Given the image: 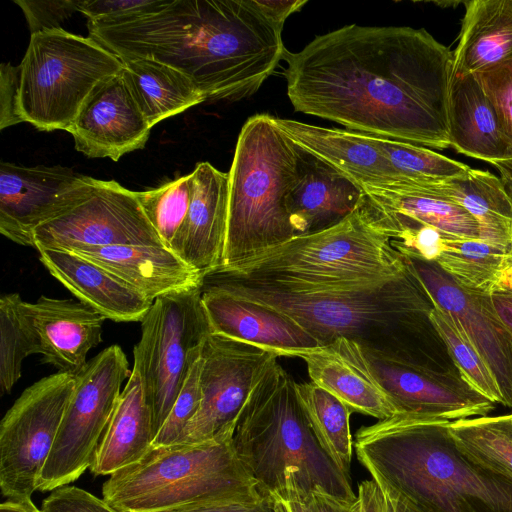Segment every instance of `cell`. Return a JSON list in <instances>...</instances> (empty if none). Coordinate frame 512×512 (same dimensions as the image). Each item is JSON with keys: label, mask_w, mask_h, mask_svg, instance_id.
Returning <instances> with one entry per match:
<instances>
[{"label": "cell", "mask_w": 512, "mask_h": 512, "mask_svg": "<svg viewBox=\"0 0 512 512\" xmlns=\"http://www.w3.org/2000/svg\"><path fill=\"white\" fill-rule=\"evenodd\" d=\"M295 111L351 131L444 150L453 52L425 29L346 25L285 51Z\"/></svg>", "instance_id": "1"}, {"label": "cell", "mask_w": 512, "mask_h": 512, "mask_svg": "<svg viewBox=\"0 0 512 512\" xmlns=\"http://www.w3.org/2000/svg\"><path fill=\"white\" fill-rule=\"evenodd\" d=\"M87 28L122 61L151 58L182 71L205 101L253 95L286 51L283 29L254 0H164L120 20L88 21Z\"/></svg>", "instance_id": "2"}, {"label": "cell", "mask_w": 512, "mask_h": 512, "mask_svg": "<svg viewBox=\"0 0 512 512\" xmlns=\"http://www.w3.org/2000/svg\"><path fill=\"white\" fill-rule=\"evenodd\" d=\"M201 280L285 313L320 346L343 337L363 349L463 379L431 321L435 303L410 262L409 270L394 279L328 290H280L216 270Z\"/></svg>", "instance_id": "3"}, {"label": "cell", "mask_w": 512, "mask_h": 512, "mask_svg": "<svg viewBox=\"0 0 512 512\" xmlns=\"http://www.w3.org/2000/svg\"><path fill=\"white\" fill-rule=\"evenodd\" d=\"M448 424L397 413L360 427L353 446L387 497L410 512H512V481L466 456Z\"/></svg>", "instance_id": "4"}, {"label": "cell", "mask_w": 512, "mask_h": 512, "mask_svg": "<svg viewBox=\"0 0 512 512\" xmlns=\"http://www.w3.org/2000/svg\"><path fill=\"white\" fill-rule=\"evenodd\" d=\"M297 382L276 361L250 394L237 420L233 447L262 493L285 485L296 475L302 491L320 488L354 502L357 495L346 475L316 437L296 390Z\"/></svg>", "instance_id": "5"}, {"label": "cell", "mask_w": 512, "mask_h": 512, "mask_svg": "<svg viewBox=\"0 0 512 512\" xmlns=\"http://www.w3.org/2000/svg\"><path fill=\"white\" fill-rule=\"evenodd\" d=\"M409 262L358 208L341 223L216 269L227 278L288 291L328 290L394 279Z\"/></svg>", "instance_id": "6"}, {"label": "cell", "mask_w": 512, "mask_h": 512, "mask_svg": "<svg viewBox=\"0 0 512 512\" xmlns=\"http://www.w3.org/2000/svg\"><path fill=\"white\" fill-rule=\"evenodd\" d=\"M298 146L268 114H256L238 136L229 176L228 226L222 266L294 237L288 200Z\"/></svg>", "instance_id": "7"}, {"label": "cell", "mask_w": 512, "mask_h": 512, "mask_svg": "<svg viewBox=\"0 0 512 512\" xmlns=\"http://www.w3.org/2000/svg\"><path fill=\"white\" fill-rule=\"evenodd\" d=\"M232 439L151 448L109 476L103 499L118 512H157L200 501L257 497L262 492Z\"/></svg>", "instance_id": "8"}, {"label": "cell", "mask_w": 512, "mask_h": 512, "mask_svg": "<svg viewBox=\"0 0 512 512\" xmlns=\"http://www.w3.org/2000/svg\"><path fill=\"white\" fill-rule=\"evenodd\" d=\"M19 68L22 121L42 131H68L91 93L123 62L90 36L58 28L31 34Z\"/></svg>", "instance_id": "9"}, {"label": "cell", "mask_w": 512, "mask_h": 512, "mask_svg": "<svg viewBox=\"0 0 512 512\" xmlns=\"http://www.w3.org/2000/svg\"><path fill=\"white\" fill-rule=\"evenodd\" d=\"M200 286L155 299L141 321L134 365L153 416L155 436L210 334Z\"/></svg>", "instance_id": "10"}, {"label": "cell", "mask_w": 512, "mask_h": 512, "mask_svg": "<svg viewBox=\"0 0 512 512\" xmlns=\"http://www.w3.org/2000/svg\"><path fill=\"white\" fill-rule=\"evenodd\" d=\"M131 373L122 348L111 345L75 375V386L37 490L47 492L68 485L90 468L122 384Z\"/></svg>", "instance_id": "11"}, {"label": "cell", "mask_w": 512, "mask_h": 512, "mask_svg": "<svg viewBox=\"0 0 512 512\" xmlns=\"http://www.w3.org/2000/svg\"><path fill=\"white\" fill-rule=\"evenodd\" d=\"M114 245L164 246L135 191L114 180L83 176L66 203L33 231L37 250Z\"/></svg>", "instance_id": "12"}, {"label": "cell", "mask_w": 512, "mask_h": 512, "mask_svg": "<svg viewBox=\"0 0 512 512\" xmlns=\"http://www.w3.org/2000/svg\"><path fill=\"white\" fill-rule=\"evenodd\" d=\"M75 376L44 377L16 399L0 423V488L12 500H30L53 448Z\"/></svg>", "instance_id": "13"}, {"label": "cell", "mask_w": 512, "mask_h": 512, "mask_svg": "<svg viewBox=\"0 0 512 512\" xmlns=\"http://www.w3.org/2000/svg\"><path fill=\"white\" fill-rule=\"evenodd\" d=\"M278 357L273 352L210 333L202 352L201 404L176 444L233 436L250 394Z\"/></svg>", "instance_id": "14"}, {"label": "cell", "mask_w": 512, "mask_h": 512, "mask_svg": "<svg viewBox=\"0 0 512 512\" xmlns=\"http://www.w3.org/2000/svg\"><path fill=\"white\" fill-rule=\"evenodd\" d=\"M376 379L398 413L450 423L487 416L495 403L463 379L363 349Z\"/></svg>", "instance_id": "15"}, {"label": "cell", "mask_w": 512, "mask_h": 512, "mask_svg": "<svg viewBox=\"0 0 512 512\" xmlns=\"http://www.w3.org/2000/svg\"><path fill=\"white\" fill-rule=\"evenodd\" d=\"M407 259L434 303L451 317L489 368L502 405L512 408V334L494 311L489 294L459 286L435 262Z\"/></svg>", "instance_id": "16"}, {"label": "cell", "mask_w": 512, "mask_h": 512, "mask_svg": "<svg viewBox=\"0 0 512 512\" xmlns=\"http://www.w3.org/2000/svg\"><path fill=\"white\" fill-rule=\"evenodd\" d=\"M151 129L121 70L95 88L68 132L85 156L118 161L142 149Z\"/></svg>", "instance_id": "17"}, {"label": "cell", "mask_w": 512, "mask_h": 512, "mask_svg": "<svg viewBox=\"0 0 512 512\" xmlns=\"http://www.w3.org/2000/svg\"><path fill=\"white\" fill-rule=\"evenodd\" d=\"M201 302L211 334L279 357L320 347L317 339L285 313L201 280Z\"/></svg>", "instance_id": "18"}, {"label": "cell", "mask_w": 512, "mask_h": 512, "mask_svg": "<svg viewBox=\"0 0 512 512\" xmlns=\"http://www.w3.org/2000/svg\"><path fill=\"white\" fill-rule=\"evenodd\" d=\"M82 175L62 166L0 164V232L33 247L35 228L71 197Z\"/></svg>", "instance_id": "19"}, {"label": "cell", "mask_w": 512, "mask_h": 512, "mask_svg": "<svg viewBox=\"0 0 512 512\" xmlns=\"http://www.w3.org/2000/svg\"><path fill=\"white\" fill-rule=\"evenodd\" d=\"M21 311L33 330L43 356L58 372L77 375L89 351L102 342V314L81 301L41 296L21 301Z\"/></svg>", "instance_id": "20"}, {"label": "cell", "mask_w": 512, "mask_h": 512, "mask_svg": "<svg viewBox=\"0 0 512 512\" xmlns=\"http://www.w3.org/2000/svg\"><path fill=\"white\" fill-rule=\"evenodd\" d=\"M293 357L305 362L313 383L342 401L352 413L378 420L398 413L357 342L340 337L324 346L296 352Z\"/></svg>", "instance_id": "21"}, {"label": "cell", "mask_w": 512, "mask_h": 512, "mask_svg": "<svg viewBox=\"0 0 512 512\" xmlns=\"http://www.w3.org/2000/svg\"><path fill=\"white\" fill-rule=\"evenodd\" d=\"M362 197L359 184L298 146L297 176L288 200L294 237L341 223L360 207Z\"/></svg>", "instance_id": "22"}, {"label": "cell", "mask_w": 512, "mask_h": 512, "mask_svg": "<svg viewBox=\"0 0 512 512\" xmlns=\"http://www.w3.org/2000/svg\"><path fill=\"white\" fill-rule=\"evenodd\" d=\"M191 174V201L176 254L202 278L223 262L229 176L209 162L198 163Z\"/></svg>", "instance_id": "23"}, {"label": "cell", "mask_w": 512, "mask_h": 512, "mask_svg": "<svg viewBox=\"0 0 512 512\" xmlns=\"http://www.w3.org/2000/svg\"><path fill=\"white\" fill-rule=\"evenodd\" d=\"M38 252L52 276L106 319L141 322L153 303L117 275L74 252L52 249Z\"/></svg>", "instance_id": "24"}, {"label": "cell", "mask_w": 512, "mask_h": 512, "mask_svg": "<svg viewBox=\"0 0 512 512\" xmlns=\"http://www.w3.org/2000/svg\"><path fill=\"white\" fill-rule=\"evenodd\" d=\"M130 284L149 301L199 287L201 276L176 253L164 246L114 245L73 251Z\"/></svg>", "instance_id": "25"}, {"label": "cell", "mask_w": 512, "mask_h": 512, "mask_svg": "<svg viewBox=\"0 0 512 512\" xmlns=\"http://www.w3.org/2000/svg\"><path fill=\"white\" fill-rule=\"evenodd\" d=\"M280 129L298 146L342 172L361 187L398 177L370 135L325 128L274 117Z\"/></svg>", "instance_id": "26"}, {"label": "cell", "mask_w": 512, "mask_h": 512, "mask_svg": "<svg viewBox=\"0 0 512 512\" xmlns=\"http://www.w3.org/2000/svg\"><path fill=\"white\" fill-rule=\"evenodd\" d=\"M451 147L492 165L512 159L496 114L476 76L452 77L448 99Z\"/></svg>", "instance_id": "27"}, {"label": "cell", "mask_w": 512, "mask_h": 512, "mask_svg": "<svg viewBox=\"0 0 512 512\" xmlns=\"http://www.w3.org/2000/svg\"><path fill=\"white\" fill-rule=\"evenodd\" d=\"M154 438L152 411L140 376L132 368L96 449L90 471L96 476H110L136 463L151 449Z\"/></svg>", "instance_id": "28"}, {"label": "cell", "mask_w": 512, "mask_h": 512, "mask_svg": "<svg viewBox=\"0 0 512 512\" xmlns=\"http://www.w3.org/2000/svg\"><path fill=\"white\" fill-rule=\"evenodd\" d=\"M413 183L423 192L463 207L477 222L480 239L509 249L512 237V198L501 177L470 168L459 178Z\"/></svg>", "instance_id": "29"}, {"label": "cell", "mask_w": 512, "mask_h": 512, "mask_svg": "<svg viewBox=\"0 0 512 512\" xmlns=\"http://www.w3.org/2000/svg\"><path fill=\"white\" fill-rule=\"evenodd\" d=\"M452 77L474 74L512 57V0L465 2Z\"/></svg>", "instance_id": "30"}, {"label": "cell", "mask_w": 512, "mask_h": 512, "mask_svg": "<svg viewBox=\"0 0 512 512\" xmlns=\"http://www.w3.org/2000/svg\"><path fill=\"white\" fill-rule=\"evenodd\" d=\"M122 62L123 75L152 127L205 101L188 75L166 63L151 58Z\"/></svg>", "instance_id": "31"}, {"label": "cell", "mask_w": 512, "mask_h": 512, "mask_svg": "<svg viewBox=\"0 0 512 512\" xmlns=\"http://www.w3.org/2000/svg\"><path fill=\"white\" fill-rule=\"evenodd\" d=\"M435 263L459 286L492 294L502 272L510 267L509 249L481 239L445 238Z\"/></svg>", "instance_id": "32"}, {"label": "cell", "mask_w": 512, "mask_h": 512, "mask_svg": "<svg viewBox=\"0 0 512 512\" xmlns=\"http://www.w3.org/2000/svg\"><path fill=\"white\" fill-rule=\"evenodd\" d=\"M448 431L471 460L512 481V413L457 420Z\"/></svg>", "instance_id": "33"}, {"label": "cell", "mask_w": 512, "mask_h": 512, "mask_svg": "<svg viewBox=\"0 0 512 512\" xmlns=\"http://www.w3.org/2000/svg\"><path fill=\"white\" fill-rule=\"evenodd\" d=\"M296 390L319 442L339 468L350 476L354 448L350 432L351 410L312 381L297 383Z\"/></svg>", "instance_id": "34"}, {"label": "cell", "mask_w": 512, "mask_h": 512, "mask_svg": "<svg viewBox=\"0 0 512 512\" xmlns=\"http://www.w3.org/2000/svg\"><path fill=\"white\" fill-rule=\"evenodd\" d=\"M135 193L163 245L176 253L189 211L192 174L180 176L158 188Z\"/></svg>", "instance_id": "35"}, {"label": "cell", "mask_w": 512, "mask_h": 512, "mask_svg": "<svg viewBox=\"0 0 512 512\" xmlns=\"http://www.w3.org/2000/svg\"><path fill=\"white\" fill-rule=\"evenodd\" d=\"M389 161L398 180L444 181L466 175L468 165L433 150L407 142L370 135Z\"/></svg>", "instance_id": "36"}, {"label": "cell", "mask_w": 512, "mask_h": 512, "mask_svg": "<svg viewBox=\"0 0 512 512\" xmlns=\"http://www.w3.org/2000/svg\"><path fill=\"white\" fill-rule=\"evenodd\" d=\"M18 293L0 299V389L10 393L21 376L24 359L40 353L37 338L24 317Z\"/></svg>", "instance_id": "37"}, {"label": "cell", "mask_w": 512, "mask_h": 512, "mask_svg": "<svg viewBox=\"0 0 512 512\" xmlns=\"http://www.w3.org/2000/svg\"><path fill=\"white\" fill-rule=\"evenodd\" d=\"M430 318L464 381L493 403L502 405L493 375L462 330L436 304Z\"/></svg>", "instance_id": "38"}, {"label": "cell", "mask_w": 512, "mask_h": 512, "mask_svg": "<svg viewBox=\"0 0 512 512\" xmlns=\"http://www.w3.org/2000/svg\"><path fill=\"white\" fill-rule=\"evenodd\" d=\"M203 359L193 365L174 405L156 434L152 447L158 448L178 443L185 428L196 415L202 400L200 374Z\"/></svg>", "instance_id": "39"}, {"label": "cell", "mask_w": 512, "mask_h": 512, "mask_svg": "<svg viewBox=\"0 0 512 512\" xmlns=\"http://www.w3.org/2000/svg\"><path fill=\"white\" fill-rule=\"evenodd\" d=\"M512 146V57L474 73Z\"/></svg>", "instance_id": "40"}, {"label": "cell", "mask_w": 512, "mask_h": 512, "mask_svg": "<svg viewBox=\"0 0 512 512\" xmlns=\"http://www.w3.org/2000/svg\"><path fill=\"white\" fill-rule=\"evenodd\" d=\"M23 11L31 34L58 29L60 23L78 12L79 1H14Z\"/></svg>", "instance_id": "41"}, {"label": "cell", "mask_w": 512, "mask_h": 512, "mask_svg": "<svg viewBox=\"0 0 512 512\" xmlns=\"http://www.w3.org/2000/svg\"><path fill=\"white\" fill-rule=\"evenodd\" d=\"M41 512H118L104 499L75 487L54 489L42 502Z\"/></svg>", "instance_id": "42"}, {"label": "cell", "mask_w": 512, "mask_h": 512, "mask_svg": "<svg viewBox=\"0 0 512 512\" xmlns=\"http://www.w3.org/2000/svg\"><path fill=\"white\" fill-rule=\"evenodd\" d=\"M164 0H83L79 1L78 12L88 21L109 22L159 7Z\"/></svg>", "instance_id": "43"}, {"label": "cell", "mask_w": 512, "mask_h": 512, "mask_svg": "<svg viewBox=\"0 0 512 512\" xmlns=\"http://www.w3.org/2000/svg\"><path fill=\"white\" fill-rule=\"evenodd\" d=\"M157 512H280L271 494L190 503Z\"/></svg>", "instance_id": "44"}, {"label": "cell", "mask_w": 512, "mask_h": 512, "mask_svg": "<svg viewBox=\"0 0 512 512\" xmlns=\"http://www.w3.org/2000/svg\"><path fill=\"white\" fill-rule=\"evenodd\" d=\"M20 68L10 63L0 67V128L23 122L19 114Z\"/></svg>", "instance_id": "45"}, {"label": "cell", "mask_w": 512, "mask_h": 512, "mask_svg": "<svg viewBox=\"0 0 512 512\" xmlns=\"http://www.w3.org/2000/svg\"><path fill=\"white\" fill-rule=\"evenodd\" d=\"M270 494L280 512H314L310 503L311 493L300 489L293 472L288 473L282 488Z\"/></svg>", "instance_id": "46"}, {"label": "cell", "mask_w": 512, "mask_h": 512, "mask_svg": "<svg viewBox=\"0 0 512 512\" xmlns=\"http://www.w3.org/2000/svg\"><path fill=\"white\" fill-rule=\"evenodd\" d=\"M353 512H397L392 501L373 480H364L358 486Z\"/></svg>", "instance_id": "47"}, {"label": "cell", "mask_w": 512, "mask_h": 512, "mask_svg": "<svg viewBox=\"0 0 512 512\" xmlns=\"http://www.w3.org/2000/svg\"><path fill=\"white\" fill-rule=\"evenodd\" d=\"M254 3L271 22L283 29L286 19L301 10L307 0H254Z\"/></svg>", "instance_id": "48"}, {"label": "cell", "mask_w": 512, "mask_h": 512, "mask_svg": "<svg viewBox=\"0 0 512 512\" xmlns=\"http://www.w3.org/2000/svg\"><path fill=\"white\" fill-rule=\"evenodd\" d=\"M310 503L314 512H353V503L335 497L317 488L311 492Z\"/></svg>", "instance_id": "49"}, {"label": "cell", "mask_w": 512, "mask_h": 512, "mask_svg": "<svg viewBox=\"0 0 512 512\" xmlns=\"http://www.w3.org/2000/svg\"><path fill=\"white\" fill-rule=\"evenodd\" d=\"M494 311L512 334V294L494 292L489 294Z\"/></svg>", "instance_id": "50"}, {"label": "cell", "mask_w": 512, "mask_h": 512, "mask_svg": "<svg viewBox=\"0 0 512 512\" xmlns=\"http://www.w3.org/2000/svg\"><path fill=\"white\" fill-rule=\"evenodd\" d=\"M0 512H41L32 499L30 500H12L7 499L0 505Z\"/></svg>", "instance_id": "51"}, {"label": "cell", "mask_w": 512, "mask_h": 512, "mask_svg": "<svg viewBox=\"0 0 512 512\" xmlns=\"http://www.w3.org/2000/svg\"><path fill=\"white\" fill-rule=\"evenodd\" d=\"M494 292L512 294V267L502 272Z\"/></svg>", "instance_id": "52"}, {"label": "cell", "mask_w": 512, "mask_h": 512, "mask_svg": "<svg viewBox=\"0 0 512 512\" xmlns=\"http://www.w3.org/2000/svg\"><path fill=\"white\" fill-rule=\"evenodd\" d=\"M500 172L501 177H504L512 182V159L494 164Z\"/></svg>", "instance_id": "53"}, {"label": "cell", "mask_w": 512, "mask_h": 512, "mask_svg": "<svg viewBox=\"0 0 512 512\" xmlns=\"http://www.w3.org/2000/svg\"><path fill=\"white\" fill-rule=\"evenodd\" d=\"M503 183H504V186L508 192V194L510 195V197L512 198V182L504 177H501Z\"/></svg>", "instance_id": "54"}, {"label": "cell", "mask_w": 512, "mask_h": 512, "mask_svg": "<svg viewBox=\"0 0 512 512\" xmlns=\"http://www.w3.org/2000/svg\"><path fill=\"white\" fill-rule=\"evenodd\" d=\"M394 506H395L397 512H408L405 508H403L400 505L394 504Z\"/></svg>", "instance_id": "55"}, {"label": "cell", "mask_w": 512, "mask_h": 512, "mask_svg": "<svg viewBox=\"0 0 512 512\" xmlns=\"http://www.w3.org/2000/svg\"><path fill=\"white\" fill-rule=\"evenodd\" d=\"M509 257H510V267H512V237H511V244L509 248Z\"/></svg>", "instance_id": "56"}, {"label": "cell", "mask_w": 512, "mask_h": 512, "mask_svg": "<svg viewBox=\"0 0 512 512\" xmlns=\"http://www.w3.org/2000/svg\"><path fill=\"white\" fill-rule=\"evenodd\" d=\"M392 503H393V502H392ZM400 506H401V505H400ZM403 508H404V507H403ZM405 509H406V508H405ZM406 510H407V509H406ZM407 511H408V510H407ZM408 512H410V511H408Z\"/></svg>", "instance_id": "57"}]
</instances>
